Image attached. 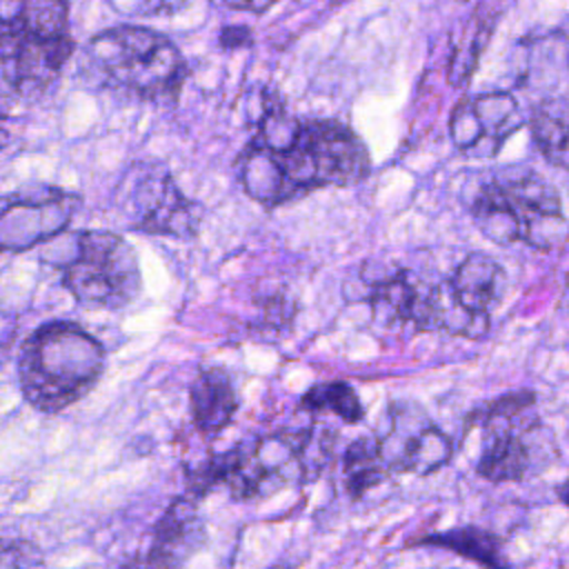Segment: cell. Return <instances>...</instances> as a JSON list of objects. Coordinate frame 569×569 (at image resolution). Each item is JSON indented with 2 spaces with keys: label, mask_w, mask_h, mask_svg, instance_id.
I'll list each match as a JSON object with an SVG mask.
<instances>
[{
  "label": "cell",
  "mask_w": 569,
  "mask_h": 569,
  "mask_svg": "<svg viewBox=\"0 0 569 569\" xmlns=\"http://www.w3.org/2000/svg\"><path fill=\"white\" fill-rule=\"evenodd\" d=\"M109 7L127 18H169L189 9L196 0H107Z\"/></svg>",
  "instance_id": "7402d4cb"
},
{
  "label": "cell",
  "mask_w": 569,
  "mask_h": 569,
  "mask_svg": "<svg viewBox=\"0 0 569 569\" xmlns=\"http://www.w3.org/2000/svg\"><path fill=\"white\" fill-rule=\"evenodd\" d=\"M467 207L473 224L487 240L502 247L522 242L520 220L513 213V209L507 204L491 173L485 180L473 182Z\"/></svg>",
  "instance_id": "2e32d148"
},
{
  "label": "cell",
  "mask_w": 569,
  "mask_h": 569,
  "mask_svg": "<svg viewBox=\"0 0 569 569\" xmlns=\"http://www.w3.org/2000/svg\"><path fill=\"white\" fill-rule=\"evenodd\" d=\"M536 396L529 389L505 393L478 411L482 447L476 473L489 482H518L542 469L549 429L533 413Z\"/></svg>",
  "instance_id": "277c9868"
},
{
  "label": "cell",
  "mask_w": 569,
  "mask_h": 569,
  "mask_svg": "<svg viewBox=\"0 0 569 569\" xmlns=\"http://www.w3.org/2000/svg\"><path fill=\"white\" fill-rule=\"evenodd\" d=\"M556 496H558V500H560L562 505L569 507V478H567L562 485L556 487Z\"/></svg>",
  "instance_id": "4316f807"
},
{
  "label": "cell",
  "mask_w": 569,
  "mask_h": 569,
  "mask_svg": "<svg viewBox=\"0 0 569 569\" xmlns=\"http://www.w3.org/2000/svg\"><path fill=\"white\" fill-rule=\"evenodd\" d=\"M371 160L362 138L331 118L300 120L267 98L256 133L240 153V184L262 207H280L322 187L365 180Z\"/></svg>",
  "instance_id": "6da1fadb"
},
{
  "label": "cell",
  "mask_w": 569,
  "mask_h": 569,
  "mask_svg": "<svg viewBox=\"0 0 569 569\" xmlns=\"http://www.w3.org/2000/svg\"><path fill=\"white\" fill-rule=\"evenodd\" d=\"M82 198L56 184L29 182L0 196V251H27L60 236Z\"/></svg>",
  "instance_id": "ba28073f"
},
{
  "label": "cell",
  "mask_w": 569,
  "mask_h": 569,
  "mask_svg": "<svg viewBox=\"0 0 569 569\" xmlns=\"http://www.w3.org/2000/svg\"><path fill=\"white\" fill-rule=\"evenodd\" d=\"M253 40V33L244 24H229L220 31V47L224 49H238V47H249Z\"/></svg>",
  "instance_id": "cb8c5ba5"
},
{
  "label": "cell",
  "mask_w": 569,
  "mask_h": 569,
  "mask_svg": "<svg viewBox=\"0 0 569 569\" xmlns=\"http://www.w3.org/2000/svg\"><path fill=\"white\" fill-rule=\"evenodd\" d=\"M191 420L198 431L213 436L222 431L238 411V396L222 367L200 369L189 387Z\"/></svg>",
  "instance_id": "9a60e30c"
},
{
  "label": "cell",
  "mask_w": 569,
  "mask_h": 569,
  "mask_svg": "<svg viewBox=\"0 0 569 569\" xmlns=\"http://www.w3.org/2000/svg\"><path fill=\"white\" fill-rule=\"evenodd\" d=\"M456 302L473 316H491L507 291V276L498 260L482 251L469 253L447 282Z\"/></svg>",
  "instance_id": "5bb4252c"
},
{
  "label": "cell",
  "mask_w": 569,
  "mask_h": 569,
  "mask_svg": "<svg viewBox=\"0 0 569 569\" xmlns=\"http://www.w3.org/2000/svg\"><path fill=\"white\" fill-rule=\"evenodd\" d=\"M76 42L69 31L0 20V78L16 96L38 98L49 91L69 62Z\"/></svg>",
  "instance_id": "52a82bcc"
},
{
  "label": "cell",
  "mask_w": 569,
  "mask_h": 569,
  "mask_svg": "<svg viewBox=\"0 0 569 569\" xmlns=\"http://www.w3.org/2000/svg\"><path fill=\"white\" fill-rule=\"evenodd\" d=\"M204 522L198 513L196 498H173L153 527L144 565L176 567L187 562L204 545Z\"/></svg>",
  "instance_id": "4fadbf2b"
},
{
  "label": "cell",
  "mask_w": 569,
  "mask_h": 569,
  "mask_svg": "<svg viewBox=\"0 0 569 569\" xmlns=\"http://www.w3.org/2000/svg\"><path fill=\"white\" fill-rule=\"evenodd\" d=\"M491 176L520 220L525 244L538 251H551L569 238V222L562 213L560 196L538 171L513 164L500 167Z\"/></svg>",
  "instance_id": "9c48e42d"
},
{
  "label": "cell",
  "mask_w": 569,
  "mask_h": 569,
  "mask_svg": "<svg viewBox=\"0 0 569 569\" xmlns=\"http://www.w3.org/2000/svg\"><path fill=\"white\" fill-rule=\"evenodd\" d=\"M300 407L305 411L318 413V411H331L347 425H358L365 418V407L353 391L351 385L342 380H331V382H320L313 385L302 398Z\"/></svg>",
  "instance_id": "ffe728a7"
},
{
  "label": "cell",
  "mask_w": 569,
  "mask_h": 569,
  "mask_svg": "<svg viewBox=\"0 0 569 569\" xmlns=\"http://www.w3.org/2000/svg\"><path fill=\"white\" fill-rule=\"evenodd\" d=\"M42 553L36 545L18 538H0V569L42 565Z\"/></svg>",
  "instance_id": "603a6c76"
},
{
  "label": "cell",
  "mask_w": 569,
  "mask_h": 569,
  "mask_svg": "<svg viewBox=\"0 0 569 569\" xmlns=\"http://www.w3.org/2000/svg\"><path fill=\"white\" fill-rule=\"evenodd\" d=\"M371 316L385 329L413 327L416 331L442 329L447 284H431L411 269H396L376 280L367 293Z\"/></svg>",
  "instance_id": "7c38bea8"
},
{
  "label": "cell",
  "mask_w": 569,
  "mask_h": 569,
  "mask_svg": "<svg viewBox=\"0 0 569 569\" xmlns=\"http://www.w3.org/2000/svg\"><path fill=\"white\" fill-rule=\"evenodd\" d=\"M493 31V22L491 20H480L473 18L469 20V24L465 27L460 40L451 47V58H449V67H447V80L453 87H462L476 71L478 60L491 38Z\"/></svg>",
  "instance_id": "44dd1931"
},
{
  "label": "cell",
  "mask_w": 569,
  "mask_h": 569,
  "mask_svg": "<svg viewBox=\"0 0 569 569\" xmlns=\"http://www.w3.org/2000/svg\"><path fill=\"white\" fill-rule=\"evenodd\" d=\"M389 429L378 436L389 473L429 476L453 456L451 438L413 405L389 407Z\"/></svg>",
  "instance_id": "8fae6325"
},
{
  "label": "cell",
  "mask_w": 569,
  "mask_h": 569,
  "mask_svg": "<svg viewBox=\"0 0 569 569\" xmlns=\"http://www.w3.org/2000/svg\"><path fill=\"white\" fill-rule=\"evenodd\" d=\"M525 127V113L509 91H489L462 98L449 118L453 147L473 160H491L507 138Z\"/></svg>",
  "instance_id": "30bf717a"
},
{
  "label": "cell",
  "mask_w": 569,
  "mask_h": 569,
  "mask_svg": "<svg viewBox=\"0 0 569 569\" xmlns=\"http://www.w3.org/2000/svg\"><path fill=\"white\" fill-rule=\"evenodd\" d=\"M116 202L124 224L138 233L191 238L202 218L200 207L158 162L131 164L116 189Z\"/></svg>",
  "instance_id": "8992f818"
},
{
  "label": "cell",
  "mask_w": 569,
  "mask_h": 569,
  "mask_svg": "<svg viewBox=\"0 0 569 569\" xmlns=\"http://www.w3.org/2000/svg\"><path fill=\"white\" fill-rule=\"evenodd\" d=\"M280 0H222L224 7L233 11H247V13H264Z\"/></svg>",
  "instance_id": "d4e9b609"
},
{
  "label": "cell",
  "mask_w": 569,
  "mask_h": 569,
  "mask_svg": "<svg viewBox=\"0 0 569 569\" xmlns=\"http://www.w3.org/2000/svg\"><path fill=\"white\" fill-rule=\"evenodd\" d=\"M11 96H16L9 84L2 80L0 82V120H4L9 116V107H11Z\"/></svg>",
  "instance_id": "484cf974"
},
{
  "label": "cell",
  "mask_w": 569,
  "mask_h": 569,
  "mask_svg": "<svg viewBox=\"0 0 569 569\" xmlns=\"http://www.w3.org/2000/svg\"><path fill=\"white\" fill-rule=\"evenodd\" d=\"M84 58L107 87L144 102H173L189 73L173 40L138 24L96 33L84 47Z\"/></svg>",
  "instance_id": "3957f363"
},
{
  "label": "cell",
  "mask_w": 569,
  "mask_h": 569,
  "mask_svg": "<svg viewBox=\"0 0 569 569\" xmlns=\"http://www.w3.org/2000/svg\"><path fill=\"white\" fill-rule=\"evenodd\" d=\"M342 473L345 489L351 498H360L389 476L378 436H360L349 442L342 456Z\"/></svg>",
  "instance_id": "d6986e66"
},
{
  "label": "cell",
  "mask_w": 569,
  "mask_h": 569,
  "mask_svg": "<svg viewBox=\"0 0 569 569\" xmlns=\"http://www.w3.org/2000/svg\"><path fill=\"white\" fill-rule=\"evenodd\" d=\"M107 351L98 338L69 320L40 325L22 342L18 382L24 400L42 411L58 413L84 398L100 380Z\"/></svg>",
  "instance_id": "7a4b0ae2"
},
{
  "label": "cell",
  "mask_w": 569,
  "mask_h": 569,
  "mask_svg": "<svg viewBox=\"0 0 569 569\" xmlns=\"http://www.w3.org/2000/svg\"><path fill=\"white\" fill-rule=\"evenodd\" d=\"M420 547H440L451 553H458L467 560H473L482 567H505L507 560L502 558V540L485 529L478 527H458L447 529L440 533H429L427 538L418 540Z\"/></svg>",
  "instance_id": "ac0fdd59"
},
{
  "label": "cell",
  "mask_w": 569,
  "mask_h": 569,
  "mask_svg": "<svg viewBox=\"0 0 569 569\" xmlns=\"http://www.w3.org/2000/svg\"><path fill=\"white\" fill-rule=\"evenodd\" d=\"M60 271L62 287L84 307L122 309L142 289L138 256L116 231H78L73 236V253Z\"/></svg>",
  "instance_id": "5b68a950"
},
{
  "label": "cell",
  "mask_w": 569,
  "mask_h": 569,
  "mask_svg": "<svg viewBox=\"0 0 569 569\" xmlns=\"http://www.w3.org/2000/svg\"><path fill=\"white\" fill-rule=\"evenodd\" d=\"M529 129L538 151L553 167L569 171V98L538 102L531 109Z\"/></svg>",
  "instance_id": "e0dca14e"
}]
</instances>
